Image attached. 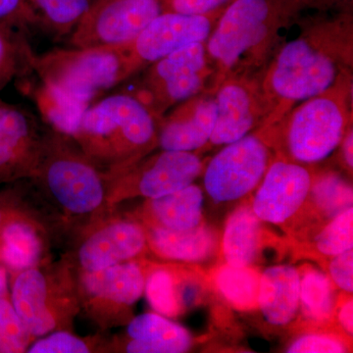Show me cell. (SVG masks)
<instances>
[{"label": "cell", "mask_w": 353, "mask_h": 353, "mask_svg": "<svg viewBox=\"0 0 353 353\" xmlns=\"http://www.w3.org/2000/svg\"><path fill=\"white\" fill-rule=\"evenodd\" d=\"M7 197L8 194H0V226H1L2 217H3L4 209L7 203Z\"/></svg>", "instance_id": "obj_42"}, {"label": "cell", "mask_w": 353, "mask_h": 353, "mask_svg": "<svg viewBox=\"0 0 353 353\" xmlns=\"http://www.w3.org/2000/svg\"><path fill=\"white\" fill-rule=\"evenodd\" d=\"M189 332L159 313H143L132 318L126 336L106 341L105 352L182 353L192 347Z\"/></svg>", "instance_id": "obj_20"}, {"label": "cell", "mask_w": 353, "mask_h": 353, "mask_svg": "<svg viewBox=\"0 0 353 353\" xmlns=\"http://www.w3.org/2000/svg\"><path fill=\"white\" fill-rule=\"evenodd\" d=\"M128 48H72L31 54L30 67L41 81L34 99L51 130L72 138L85 109L137 73Z\"/></svg>", "instance_id": "obj_2"}, {"label": "cell", "mask_w": 353, "mask_h": 353, "mask_svg": "<svg viewBox=\"0 0 353 353\" xmlns=\"http://www.w3.org/2000/svg\"><path fill=\"white\" fill-rule=\"evenodd\" d=\"M305 9L301 0H234L206 41L213 69L208 92L214 94L232 75H260L287 29Z\"/></svg>", "instance_id": "obj_3"}, {"label": "cell", "mask_w": 353, "mask_h": 353, "mask_svg": "<svg viewBox=\"0 0 353 353\" xmlns=\"http://www.w3.org/2000/svg\"><path fill=\"white\" fill-rule=\"evenodd\" d=\"M32 52L17 32L0 25V92L18 75Z\"/></svg>", "instance_id": "obj_32"}, {"label": "cell", "mask_w": 353, "mask_h": 353, "mask_svg": "<svg viewBox=\"0 0 353 353\" xmlns=\"http://www.w3.org/2000/svg\"><path fill=\"white\" fill-rule=\"evenodd\" d=\"M9 296L37 339L55 331H72L81 312L75 267L69 257L9 274Z\"/></svg>", "instance_id": "obj_7"}, {"label": "cell", "mask_w": 353, "mask_h": 353, "mask_svg": "<svg viewBox=\"0 0 353 353\" xmlns=\"http://www.w3.org/2000/svg\"><path fill=\"white\" fill-rule=\"evenodd\" d=\"M106 341L101 336L81 338L72 331H55L37 339L27 353H88L105 352Z\"/></svg>", "instance_id": "obj_29"}, {"label": "cell", "mask_w": 353, "mask_h": 353, "mask_svg": "<svg viewBox=\"0 0 353 353\" xmlns=\"http://www.w3.org/2000/svg\"><path fill=\"white\" fill-rule=\"evenodd\" d=\"M234 0H162L163 12L206 15L223 11Z\"/></svg>", "instance_id": "obj_35"}, {"label": "cell", "mask_w": 353, "mask_h": 353, "mask_svg": "<svg viewBox=\"0 0 353 353\" xmlns=\"http://www.w3.org/2000/svg\"><path fill=\"white\" fill-rule=\"evenodd\" d=\"M310 190L318 208L331 217L352 208V187L334 174L319 178L312 183Z\"/></svg>", "instance_id": "obj_31"}, {"label": "cell", "mask_w": 353, "mask_h": 353, "mask_svg": "<svg viewBox=\"0 0 353 353\" xmlns=\"http://www.w3.org/2000/svg\"><path fill=\"white\" fill-rule=\"evenodd\" d=\"M352 77L326 92L296 104L270 128L290 160L301 164L322 161L340 146L352 124Z\"/></svg>", "instance_id": "obj_6"}, {"label": "cell", "mask_w": 353, "mask_h": 353, "mask_svg": "<svg viewBox=\"0 0 353 353\" xmlns=\"http://www.w3.org/2000/svg\"><path fill=\"white\" fill-rule=\"evenodd\" d=\"M216 121L208 145H226L263 127L269 115L260 75L227 77L214 92Z\"/></svg>", "instance_id": "obj_14"}, {"label": "cell", "mask_w": 353, "mask_h": 353, "mask_svg": "<svg viewBox=\"0 0 353 353\" xmlns=\"http://www.w3.org/2000/svg\"><path fill=\"white\" fill-rule=\"evenodd\" d=\"M216 121L214 94L203 92L178 104L160 119L162 150L194 152L208 145Z\"/></svg>", "instance_id": "obj_19"}, {"label": "cell", "mask_w": 353, "mask_h": 353, "mask_svg": "<svg viewBox=\"0 0 353 353\" xmlns=\"http://www.w3.org/2000/svg\"><path fill=\"white\" fill-rule=\"evenodd\" d=\"M316 246L322 254L336 256L353 248V209L347 208L318 234Z\"/></svg>", "instance_id": "obj_33"}, {"label": "cell", "mask_w": 353, "mask_h": 353, "mask_svg": "<svg viewBox=\"0 0 353 353\" xmlns=\"http://www.w3.org/2000/svg\"><path fill=\"white\" fill-rule=\"evenodd\" d=\"M216 285L234 307L248 311L259 307L260 276L250 267L227 264L216 273Z\"/></svg>", "instance_id": "obj_26"}, {"label": "cell", "mask_w": 353, "mask_h": 353, "mask_svg": "<svg viewBox=\"0 0 353 353\" xmlns=\"http://www.w3.org/2000/svg\"><path fill=\"white\" fill-rule=\"evenodd\" d=\"M160 119L134 94L109 95L85 109L71 139L101 170H117L158 145Z\"/></svg>", "instance_id": "obj_5"}, {"label": "cell", "mask_w": 353, "mask_h": 353, "mask_svg": "<svg viewBox=\"0 0 353 353\" xmlns=\"http://www.w3.org/2000/svg\"><path fill=\"white\" fill-rule=\"evenodd\" d=\"M261 182L253 201V212L260 221L282 224L307 199L312 175L301 163L280 157L271 162Z\"/></svg>", "instance_id": "obj_18"}, {"label": "cell", "mask_w": 353, "mask_h": 353, "mask_svg": "<svg viewBox=\"0 0 353 353\" xmlns=\"http://www.w3.org/2000/svg\"><path fill=\"white\" fill-rule=\"evenodd\" d=\"M352 0H301L305 8L317 9L327 11L336 6H347L352 3Z\"/></svg>", "instance_id": "obj_38"}, {"label": "cell", "mask_w": 353, "mask_h": 353, "mask_svg": "<svg viewBox=\"0 0 353 353\" xmlns=\"http://www.w3.org/2000/svg\"><path fill=\"white\" fill-rule=\"evenodd\" d=\"M76 271L81 311L102 331L128 324L145 294L148 267L130 260L97 271Z\"/></svg>", "instance_id": "obj_8"}, {"label": "cell", "mask_w": 353, "mask_h": 353, "mask_svg": "<svg viewBox=\"0 0 353 353\" xmlns=\"http://www.w3.org/2000/svg\"><path fill=\"white\" fill-rule=\"evenodd\" d=\"M340 145H341V152H343V161L348 169L352 170L353 168V132L352 126H350L345 132V136L341 139Z\"/></svg>", "instance_id": "obj_39"}, {"label": "cell", "mask_w": 353, "mask_h": 353, "mask_svg": "<svg viewBox=\"0 0 353 353\" xmlns=\"http://www.w3.org/2000/svg\"><path fill=\"white\" fill-rule=\"evenodd\" d=\"M353 19L345 10L306 20L296 38L281 44L260 74L268 105L263 127L282 119L296 104L352 77Z\"/></svg>", "instance_id": "obj_1"}, {"label": "cell", "mask_w": 353, "mask_h": 353, "mask_svg": "<svg viewBox=\"0 0 353 353\" xmlns=\"http://www.w3.org/2000/svg\"><path fill=\"white\" fill-rule=\"evenodd\" d=\"M145 294L150 306L159 314L175 318L182 312V301L175 273L167 267L148 268Z\"/></svg>", "instance_id": "obj_27"}, {"label": "cell", "mask_w": 353, "mask_h": 353, "mask_svg": "<svg viewBox=\"0 0 353 353\" xmlns=\"http://www.w3.org/2000/svg\"><path fill=\"white\" fill-rule=\"evenodd\" d=\"M341 324L348 334L353 333V303L352 301H348L347 303L343 304L339 313Z\"/></svg>", "instance_id": "obj_40"}, {"label": "cell", "mask_w": 353, "mask_h": 353, "mask_svg": "<svg viewBox=\"0 0 353 353\" xmlns=\"http://www.w3.org/2000/svg\"><path fill=\"white\" fill-rule=\"evenodd\" d=\"M260 219L250 208H241L230 216L223 236V255L227 264L250 267L259 254Z\"/></svg>", "instance_id": "obj_24"}, {"label": "cell", "mask_w": 353, "mask_h": 353, "mask_svg": "<svg viewBox=\"0 0 353 353\" xmlns=\"http://www.w3.org/2000/svg\"><path fill=\"white\" fill-rule=\"evenodd\" d=\"M330 274L334 284L345 292L352 294L353 290V252L352 250L334 256L330 265Z\"/></svg>", "instance_id": "obj_37"}, {"label": "cell", "mask_w": 353, "mask_h": 353, "mask_svg": "<svg viewBox=\"0 0 353 353\" xmlns=\"http://www.w3.org/2000/svg\"><path fill=\"white\" fill-rule=\"evenodd\" d=\"M269 127L224 146L204 172V187L216 202L234 201L252 192L272 161Z\"/></svg>", "instance_id": "obj_11"}, {"label": "cell", "mask_w": 353, "mask_h": 353, "mask_svg": "<svg viewBox=\"0 0 353 353\" xmlns=\"http://www.w3.org/2000/svg\"><path fill=\"white\" fill-rule=\"evenodd\" d=\"M212 77L206 41L192 43L146 67L134 94L162 118L178 104L208 92Z\"/></svg>", "instance_id": "obj_9"}, {"label": "cell", "mask_w": 353, "mask_h": 353, "mask_svg": "<svg viewBox=\"0 0 353 353\" xmlns=\"http://www.w3.org/2000/svg\"><path fill=\"white\" fill-rule=\"evenodd\" d=\"M36 24L27 0H0V25L15 31Z\"/></svg>", "instance_id": "obj_34"}, {"label": "cell", "mask_w": 353, "mask_h": 353, "mask_svg": "<svg viewBox=\"0 0 353 353\" xmlns=\"http://www.w3.org/2000/svg\"><path fill=\"white\" fill-rule=\"evenodd\" d=\"M162 12V0H95L70 41L73 48H128Z\"/></svg>", "instance_id": "obj_12"}, {"label": "cell", "mask_w": 353, "mask_h": 353, "mask_svg": "<svg viewBox=\"0 0 353 353\" xmlns=\"http://www.w3.org/2000/svg\"><path fill=\"white\" fill-rule=\"evenodd\" d=\"M37 340L16 312L10 296L0 299V353L27 352Z\"/></svg>", "instance_id": "obj_30"}, {"label": "cell", "mask_w": 353, "mask_h": 353, "mask_svg": "<svg viewBox=\"0 0 353 353\" xmlns=\"http://www.w3.org/2000/svg\"><path fill=\"white\" fill-rule=\"evenodd\" d=\"M148 245L153 253L168 260L197 262L208 259L216 248L214 233L208 227L199 225L185 231H174L159 226L143 225Z\"/></svg>", "instance_id": "obj_22"}, {"label": "cell", "mask_w": 353, "mask_h": 353, "mask_svg": "<svg viewBox=\"0 0 353 353\" xmlns=\"http://www.w3.org/2000/svg\"><path fill=\"white\" fill-rule=\"evenodd\" d=\"M203 164L194 152L162 150L148 160L141 159L106 172L108 208L136 196L157 199L185 189L201 175Z\"/></svg>", "instance_id": "obj_10"}, {"label": "cell", "mask_w": 353, "mask_h": 353, "mask_svg": "<svg viewBox=\"0 0 353 353\" xmlns=\"http://www.w3.org/2000/svg\"><path fill=\"white\" fill-rule=\"evenodd\" d=\"M57 224L75 236L110 211L106 172L92 161L69 137L48 130L36 175Z\"/></svg>", "instance_id": "obj_4"}, {"label": "cell", "mask_w": 353, "mask_h": 353, "mask_svg": "<svg viewBox=\"0 0 353 353\" xmlns=\"http://www.w3.org/2000/svg\"><path fill=\"white\" fill-rule=\"evenodd\" d=\"M50 240L41 216L8 194L0 226V264L11 274L48 263Z\"/></svg>", "instance_id": "obj_17"}, {"label": "cell", "mask_w": 353, "mask_h": 353, "mask_svg": "<svg viewBox=\"0 0 353 353\" xmlns=\"http://www.w3.org/2000/svg\"><path fill=\"white\" fill-rule=\"evenodd\" d=\"M46 134L31 114L0 99V183L36 175Z\"/></svg>", "instance_id": "obj_16"}, {"label": "cell", "mask_w": 353, "mask_h": 353, "mask_svg": "<svg viewBox=\"0 0 353 353\" xmlns=\"http://www.w3.org/2000/svg\"><path fill=\"white\" fill-rule=\"evenodd\" d=\"M223 11L206 15L159 14L128 48L137 73L190 44L205 43Z\"/></svg>", "instance_id": "obj_15"}, {"label": "cell", "mask_w": 353, "mask_h": 353, "mask_svg": "<svg viewBox=\"0 0 353 353\" xmlns=\"http://www.w3.org/2000/svg\"><path fill=\"white\" fill-rule=\"evenodd\" d=\"M345 347L340 341L322 334H306L294 341L288 350L289 353H340Z\"/></svg>", "instance_id": "obj_36"}, {"label": "cell", "mask_w": 353, "mask_h": 353, "mask_svg": "<svg viewBox=\"0 0 353 353\" xmlns=\"http://www.w3.org/2000/svg\"><path fill=\"white\" fill-rule=\"evenodd\" d=\"M202 205L203 192L192 183L178 192L148 199L141 211V222L174 231H185L201 225Z\"/></svg>", "instance_id": "obj_23"}, {"label": "cell", "mask_w": 353, "mask_h": 353, "mask_svg": "<svg viewBox=\"0 0 353 353\" xmlns=\"http://www.w3.org/2000/svg\"><path fill=\"white\" fill-rule=\"evenodd\" d=\"M36 24L57 37L67 36L75 29L95 0H27Z\"/></svg>", "instance_id": "obj_25"}, {"label": "cell", "mask_w": 353, "mask_h": 353, "mask_svg": "<svg viewBox=\"0 0 353 353\" xmlns=\"http://www.w3.org/2000/svg\"><path fill=\"white\" fill-rule=\"evenodd\" d=\"M148 248L143 223L112 210L77 234L73 260L69 259L77 270L97 271L139 259Z\"/></svg>", "instance_id": "obj_13"}, {"label": "cell", "mask_w": 353, "mask_h": 353, "mask_svg": "<svg viewBox=\"0 0 353 353\" xmlns=\"http://www.w3.org/2000/svg\"><path fill=\"white\" fill-rule=\"evenodd\" d=\"M9 296V272L0 264V299Z\"/></svg>", "instance_id": "obj_41"}, {"label": "cell", "mask_w": 353, "mask_h": 353, "mask_svg": "<svg viewBox=\"0 0 353 353\" xmlns=\"http://www.w3.org/2000/svg\"><path fill=\"white\" fill-rule=\"evenodd\" d=\"M299 299L308 317L325 321L331 317L334 305V292L326 275L317 270H309L301 278Z\"/></svg>", "instance_id": "obj_28"}, {"label": "cell", "mask_w": 353, "mask_h": 353, "mask_svg": "<svg viewBox=\"0 0 353 353\" xmlns=\"http://www.w3.org/2000/svg\"><path fill=\"white\" fill-rule=\"evenodd\" d=\"M301 276L290 266H273L260 276L259 307L267 321L276 326L289 324L299 310Z\"/></svg>", "instance_id": "obj_21"}]
</instances>
